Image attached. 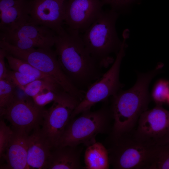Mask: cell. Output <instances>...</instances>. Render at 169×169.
<instances>
[{
	"mask_svg": "<svg viewBox=\"0 0 169 169\" xmlns=\"http://www.w3.org/2000/svg\"><path fill=\"white\" fill-rule=\"evenodd\" d=\"M54 45L62 69L79 90L87 89L103 74V67L87 50L79 31L68 28L57 35Z\"/></svg>",
	"mask_w": 169,
	"mask_h": 169,
	"instance_id": "1",
	"label": "cell"
},
{
	"mask_svg": "<svg viewBox=\"0 0 169 169\" xmlns=\"http://www.w3.org/2000/svg\"><path fill=\"white\" fill-rule=\"evenodd\" d=\"M153 78L150 73H140L132 87L111 97L110 107L113 123L110 136L117 137L136 129L140 116L148 109L151 97L149 86Z\"/></svg>",
	"mask_w": 169,
	"mask_h": 169,
	"instance_id": "2",
	"label": "cell"
},
{
	"mask_svg": "<svg viewBox=\"0 0 169 169\" xmlns=\"http://www.w3.org/2000/svg\"><path fill=\"white\" fill-rule=\"evenodd\" d=\"M119 15V13L112 9L103 10L82 36L87 50L103 67L113 62L110 55L116 54L122 44L115 28Z\"/></svg>",
	"mask_w": 169,
	"mask_h": 169,
	"instance_id": "3",
	"label": "cell"
},
{
	"mask_svg": "<svg viewBox=\"0 0 169 169\" xmlns=\"http://www.w3.org/2000/svg\"><path fill=\"white\" fill-rule=\"evenodd\" d=\"M134 131L108 138L110 143L106 148L113 168L149 169L156 145L138 137Z\"/></svg>",
	"mask_w": 169,
	"mask_h": 169,
	"instance_id": "4",
	"label": "cell"
},
{
	"mask_svg": "<svg viewBox=\"0 0 169 169\" xmlns=\"http://www.w3.org/2000/svg\"><path fill=\"white\" fill-rule=\"evenodd\" d=\"M81 114L77 118L70 120L58 146L83 144L87 147L96 141L98 134L111 131L113 118L110 107L106 105L98 110H89Z\"/></svg>",
	"mask_w": 169,
	"mask_h": 169,
	"instance_id": "5",
	"label": "cell"
},
{
	"mask_svg": "<svg viewBox=\"0 0 169 169\" xmlns=\"http://www.w3.org/2000/svg\"><path fill=\"white\" fill-rule=\"evenodd\" d=\"M0 47L7 53L27 62L49 76L67 92L79 100L83 98V91L77 88L65 75L55 51L51 49H22L2 40L0 41Z\"/></svg>",
	"mask_w": 169,
	"mask_h": 169,
	"instance_id": "6",
	"label": "cell"
},
{
	"mask_svg": "<svg viewBox=\"0 0 169 169\" xmlns=\"http://www.w3.org/2000/svg\"><path fill=\"white\" fill-rule=\"evenodd\" d=\"M124 38L112 65L101 77L88 87L83 99L73 111L70 120L84 111L90 110L96 104L106 100L121 90L123 85L120 82L119 74L121 64L125 55L126 38L124 37Z\"/></svg>",
	"mask_w": 169,
	"mask_h": 169,
	"instance_id": "7",
	"label": "cell"
},
{
	"mask_svg": "<svg viewBox=\"0 0 169 169\" xmlns=\"http://www.w3.org/2000/svg\"><path fill=\"white\" fill-rule=\"evenodd\" d=\"M57 35L48 28L27 23L10 33H0V40L22 49H49L54 45Z\"/></svg>",
	"mask_w": 169,
	"mask_h": 169,
	"instance_id": "8",
	"label": "cell"
},
{
	"mask_svg": "<svg viewBox=\"0 0 169 169\" xmlns=\"http://www.w3.org/2000/svg\"><path fill=\"white\" fill-rule=\"evenodd\" d=\"M45 110L33 100L17 96L6 108L0 110V115L10 122L12 127L29 133L42 125Z\"/></svg>",
	"mask_w": 169,
	"mask_h": 169,
	"instance_id": "9",
	"label": "cell"
},
{
	"mask_svg": "<svg viewBox=\"0 0 169 169\" xmlns=\"http://www.w3.org/2000/svg\"><path fill=\"white\" fill-rule=\"evenodd\" d=\"M65 2L60 0H32L28 23L48 28L57 35L63 34Z\"/></svg>",
	"mask_w": 169,
	"mask_h": 169,
	"instance_id": "10",
	"label": "cell"
},
{
	"mask_svg": "<svg viewBox=\"0 0 169 169\" xmlns=\"http://www.w3.org/2000/svg\"><path fill=\"white\" fill-rule=\"evenodd\" d=\"M65 2L64 22L68 29L84 32L103 11L100 0H68Z\"/></svg>",
	"mask_w": 169,
	"mask_h": 169,
	"instance_id": "11",
	"label": "cell"
},
{
	"mask_svg": "<svg viewBox=\"0 0 169 169\" xmlns=\"http://www.w3.org/2000/svg\"><path fill=\"white\" fill-rule=\"evenodd\" d=\"M169 132V111L158 105L141 114L134 131L137 137L155 145Z\"/></svg>",
	"mask_w": 169,
	"mask_h": 169,
	"instance_id": "12",
	"label": "cell"
},
{
	"mask_svg": "<svg viewBox=\"0 0 169 169\" xmlns=\"http://www.w3.org/2000/svg\"><path fill=\"white\" fill-rule=\"evenodd\" d=\"M77 105L54 102L51 107L45 110L41 130L52 148L58 146L71 114Z\"/></svg>",
	"mask_w": 169,
	"mask_h": 169,
	"instance_id": "13",
	"label": "cell"
},
{
	"mask_svg": "<svg viewBox=\"0 0 169 169\" xmlns=\"http://www.w3.org/2000/svg\"><path fill=\"white\" fill-rule=\"evenodd\" d=\"M31 1L0 0L1 33H10L28 23Z\"/></svg>",
	"mask_w": 169,
	"mask_h": 169,
	"instance_id": "14",
	"label": "cell"
},
{
	"mask_svg": "<svg viewBox=\"0 0 169 169\" xmlns=\"http://www.w3.org/2000/svg\"><path fill=\"white\" fill-rule=\"evenodd\" d=\"M12 127L13 133L3 156L7 164L3 168L31 169L27 163L29 133L24 130Z\"/></svg>",
	"mask_w": 169,
	"mask_h": 169,
	"instance_id": "15",
	"label": "cell"
},
{
	"mask_svg": "<svg viewBox=\"0 0 169 169\" xmlns=\"http://www.w3.org/2000/svg\"><path fill=\"white\" fill-rule=\"evenodd\" d=\"M52 147L39 127L28 136L27 163L31 168L44 169Z\"/></svg>",
	"mask_w": 169,
	"mask_h": 169,
	"instance_id": "16",
	"label": "cell"
},
{
	"mask_svg": "<svg viewBox=\"0 0 169 169\" xmlns=\"http://www.w3.org/2000/svg\"><path fill=\"white\" fill-rule=\"evenodd\" d=\"M83 148L79 145L58 146L51 149L45 169H85L82 166L80 156Z\"/></svg>",
	"mask_w": 169,
	"mask_h": 169,
	"instance_id": "17",
	"label": "cell"
},
{
	"mask_svg": "<svg viewBox=\"0 0 169 169\" xmlns=\"http://www.w3.org/2000/svg\"><path fill=\"white\" fill-rule=\"evenodd\" d=\"M85 169H108L110 165L106 147L96 141L87 146L84 154Z\"/></svg>",
	"mask_w": 169,
	"mask_h": 169,
	"instance_id": "18",
	"label": "cell"
},
{
	"mask_svg": "<svg viewBox=\"0 0 169 169\" xmlns=\"http://www.w3.org/2000/svg\"><path fill=\"white\" fill-rule=\"evenodd\" d=\"M32 98L37 105L41 107H44L52 102L77 104L80 102L63 89L47 90L38 94Z\"/></svg>",
	"mask_w": 169,
	"mask_h": 169,
	"instance_id": "19",
	"label": "cell"
},
{
	"mask_svg": "<svg viewBox=\"0 0 169 169\" xmlns=\"http://www.w3.org/2000/svg\"><path fill=\"white\" fill-rule=\"evenodd\" d=\"M5 58L12 70L30 75L37 79H43L56 82L49 76L41 72L23 60L13 56L6 52Z\"/></svg>",
	"mask_w": 169,
	"mask_h": 169,
	"instance_id": "20",
	"label": "cell"
},
{
	"mask_svg": "<svg viewBox=\"0 0 169 169\" xmlns=\"http://www.w3.org/2000/svg\"><path fill=\"white\" fill-rule=\"evenodd\" d=\"M20 89L32 98L46 91L64 89L55 82L41 79H37Z\"/></svg>",
	"mask_w": 169,
	"mask_h": 169,
	"instance_id": "21",
	"label": "cell"
},
{
	"mask_svg": "<svg viewBox=\"0 0 169 169\" xmlns=\"http://www.w3.org/2000/svg\"><path fill=\"white\" fill-rule=\"evenodd\" d=\"M16 86L9 79H0V109L9 106L18 96L15 91Z\"/></svg>",
	"mask_w": 169,
	"mask_h": 169,
	"instance_id": "22",
	"label": "cell"
},
{
	"mask_svg": "<svg viewBox=\"0 0 169 169\" xmlns=\"http://www.w3.org/2000/svg\"><path fill=\"white\" fill-rule=\"evenodd\" d=\"M149 169H169V145H156Z\"/></svg>",
	"mask_w": 169,
	"mask_h": 169,
	"instance_id": "23",
	"label": "cell"
},
{
	"mask_svg": "<svg viewBox=\"0 0 169 169\" xmlns=\"http://www.w3.org/2000/svg\"><path fill=\"white\" fill-rule=\"evenodd\" d=\"M169 94V81L163 79L157 80L152 90L151 97L156 105L162 106L166 102Z\"/></svg>",
	"mask_w": 169,
	"mask_h": 169,
	"instance_id": "24",
	"label": "cell"
},
{
	"mask_svg": "<svg viewBox=\"0 0 169 169\" xmlns=\"http://www.w3.org/2000/svg\"><path fill=\"white\" fill-rule=\"evenodd\" d=\"M7 78L20 89L37 79L33 76L13 70H8Z\"/></svg>",
	"mask_w": 169,
	"mask_h": 169,
	"instance_id": "25",
	"label": "cell"
},
{
	"mask_svg": "<svg viewBox=\"0 0 169 169\" xmlns=\"http://www.w3.org/2000/svg\"><path fill=\"white\" fill-rule=\"evenodd\" d=\"M13 133V130L7 126L3 120L0 121V156L4 154Z\"/></svg>",
	"mask_w": 169,
	"mask_h": 169,
	"instance_id": "26",
	"label": "cell"
},
{
	"mask_svg": "<svg viewBox=\"0 0 169 169\" xmlns=\"http://www.w3.org/2000/svg\"><path fill=\"white\" fill-rule=\"evenodd\" d=\"M104 5H110L112 9L119 12L124 9L135 0H100Z\"/></svg>",
	"mask_w": 169,
	"mask_h": 169,
	"instance_id": "27",
	"label": "cell"
},
{
	"mask_svg": "<svg viewBox=\"0 0 169 169\" xmlns=\"http://www.w3.org/2000/svg\"><path fill=\"white\" fill-rule=\"evenodd\" d=\"M6 52L3 49H0V79H6L8 70H7L5 62Z\"/></svg>",
	"mask_w": 169,
	"mask_h": 169,
	"instance_id": "28",
	"label": "cell"
},
{
	"mask_svg": "<svg viewBox=\"0 0 169 169\" xmlns=\"http://www.w3.org/2000/svg\"><path fill=\"white\" fill-rule=\"evenodd\" d=\"M169 145V132L159 140L156 144L157 145Z\"/></svg>",
	"mask_w": 169,
	"mask_h": 169,
	"instance_id": "29",
	"label": "cell"
},
{
	"mask_svg": "<svg viewBox=\"0 0 169 169\" xmlns=\"http://www.w3.org/2000/svg\"><path fill=\"white\" fill-rule=\"evenodd\" d=\"M166 102H167V103L168 104V105H169V94L168 95V96Z\"/></svg>",
	"mask_w": 169,
	"mask_h": 169,
	"instance_id": "30",
	"label": "cell"
},
{
	"mask_svg": "<svg viewBox=\"0 0 169 169\" xmlns=\"http://www.w3.org/2000/svg\"><path fill=\"white\" fill-rule=\"evenodd\" d=\"M60 0L65 2V1H67L68 0Z\"/></svg>",
	"mask_w": 169,
	"mask_h": 169,
	"instance_id": "31",
	"label": "cell"
}]
</instances>
